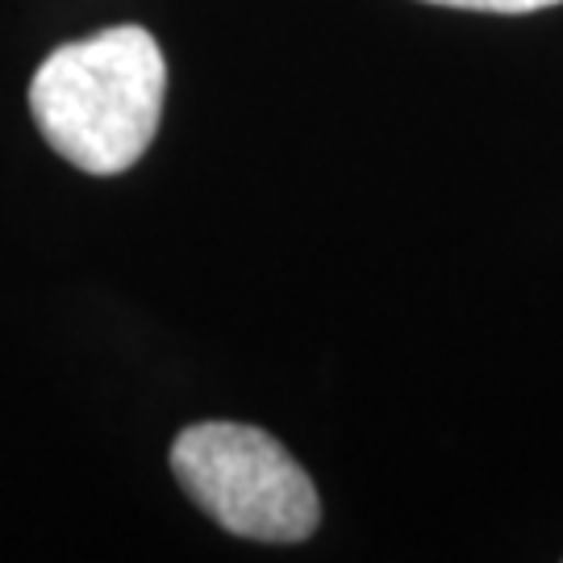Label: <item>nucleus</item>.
<instances>
[{
    "label": "nucleus",
    "instance_id": "7ed1b4c3",
    "mask_svg": "<svg viewBox=\"0 0 563 563\" xmlns=\"http://www.w3.org/2000/svg\"><path fill=\"white\" fill-rule=\"evenodd\" d=\"M426 4H443V9H467V13H539L563 0H426Z\"/></svg>",
    "mask_w": 563,
    "mask_h": 563
},
{
    "label": "nucleus",
    "instance_id": "f03ea898",
    "mask_svg": "<svg viewBox=\"0 0 563 563\" xmlns=\"http://www.w3.org/2000/svg\"><path fill=\"white\" fill-rule=\"evenodd\" d=\"M172 472L197 509L239 539L305 543L322 522L313 481L260 426H188L172 443Z\"/></svg>",
    "mask_w": 563,
    "mask_h": 563
},
{
    "label": "nucleus",
    "instance_id": "f257e3e1",
    "mask_svg": "<svg viewBox=\"0 0 563 563\" xmlns=\"http://www.w3.org/2000/svg\"><path fill=\"white\" fill-rule=\"evenodd\" d=\"M167 63L151 30L113 25L51 51L30 80L42 139L88 176H121L159 134Z\"/></svg>",
    "mask_w": 563,
    "mask_h": 563
}]
</instances>
